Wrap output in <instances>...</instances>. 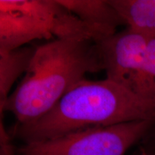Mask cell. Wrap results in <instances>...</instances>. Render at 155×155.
<instances>
[{"instance_id": "cell-9", "label": "cell", "mask_w": 155, "mask_h": 155, "mask_svg": "<svg viewBox=\"0 0 155 155\" xmlns=\"http://www.w3.org/2000/svg\"><path fill=\"white\" fill-rule=\"evenodd\" d=\"M134 94L155 101V37L148 38L144 63L136 82Z\"/></svg>"}, {"instance_id": "cell-11", "label": "cell", "mask_w": 155, "mask_h": 155, "mask_svg": "<svg viewBox=\"0 0 155 155\" xmlns=\"http://www.w3.org/2000/svg\"><path fill=\"white\" fill-rule=\"evenodd\" d=\"M140 155H155V154H154V153L148 152V151H147L145 150H142L141 151Z\"/></svg>"}, {"instance_id": "cell-10", "label": "cell", "mask_w": 155, "mask_h": 155, "mask_svg": "<svg viewBox=\"0 0 155 155\" xmlns=\"http://www.w3.org/2000/svg\"><path fill=\"white\" fill-rule=\"evenodd\" d=\"M0 123V155H13L15 153L14 148L11 144L2 120H1Z\"/></svg>"}, {"instance_id": "cell-5", "label": "cell", "mask_w": 155, "mask_h": 155, "mask_svg": "<svg viewBox=\"0 0 155 155\" xmlns=\"http://www.w3.org/2000/svg\"><path fill=\"white\" fill-rule=\"evenodd\" d=\"M148 38L127 28L96 41L106 78L134 94L136 82L144 63Z\"/></svg>"}, {"instance_id": "cell-3", "label": "cell", "mask_w": 155, "mask_h": 155, "mask_svg": "<svg viewBox=\"0 0 155 155\" xmlns=\"http://www.w3.org/2000/svg\"><path fill=\"white\" fill-rule=\"evenodd\" d=\"M88 38L92 31L58 0H0V51L36 40Z\"/></svg>"}, {"instance_id": "cell-8", "label": "cell", "mask_w": 155, "mask_h": 155, "mask_svg": "<svg viewBox=\"0 0 155 155\" xmlns=\"http://www.w3.org/2000/svg\"><path fill=\"white\" fill-rule=\"evenodd\" d=\"M127 28L147 38L155 37V0H109Z\"/></svg>"}, {"instance_id": "cell-4", "label": "cell", "mask_w": 155, "mask_h": 155, "mask_svg": "<svg viewBox=\"0 0 155 155\" xmlns=\"http://www.w3.org/2000/svg\"><path fill=\"white\" fill-rule=\"evenodd\" d=\"M155 119L82 129L47 140L25 143L20 155H124L146 134Z\"/></svg>"}, {"instance_id": "cell-2", "label": "cell", "mask_w": 155, "mask_h": 155, "mask_svg": "<svg viewBox=\"0 0 155 155\" xmlns=\"http://www.w3.org/2000/svg\"><path fill=\"white\" fill-rule=\"evenodd\" d=\"M148 119H155V101L139 97L107 78L85 79L47 114L18 124L16 130L25 143H30L88 128Z\"/></svg>"}, {"instance_id": "cell-6", "label": "cell", "mask_w": 155, "mask_h": 155, "mask_svg": "<svg viewBox=\"0 0 155 155\" xmlns=\"http://www.w3.org/2000/svg\"><path fill=\"white\" fill-rule=\"evenodd\" d=\"M62 5L86 24L94 36V41L113 35L117 28L126 25L109 0H58Z\"/></svg>"}, {"instance_id": "cell-7", "label": "cell", "mask_w": 155, "mask_h": 155, "mask_svg": "<svg viewBox=\"0 0 155 155\" xmlns=\"http://www.w3.org/2000/svg\"><path fill=\"white\" fill-rule=\"evenodd\" d=\"M36 47H21L0 51V114L2 117L9 91L17 79L26 73L35 53Z\"/></svg>"}, {"instance_id": "cell-1", "label": "cell", "mask_w": 155, "mask_h": 155, "mask_svg": "<svg viewBox=\"0 0 155 155\" xmlns=\"http://www.w3.org/2000/svg\"><path fill=\"white\" fill-rule=\"evenodd\" d=\"M104 71L98 45L88 38L55 39L37 46L24 78L9 95L4 112L18 124L38 119L88 73Z\"/></svg>"}]
</instances>
